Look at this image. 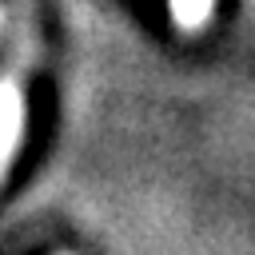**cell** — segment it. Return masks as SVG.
<instances>
[{"label":"cell","mask_w":255,"mask_h":255,"mask_svg":"<svg viewBox=\"0 0 255 255\" xmlns=\"http://www.w3.org/2000/svg\"><path fill=\"white\" fill-rule=\"evenodd\" d=\"M16 128H20V96L12 84H0V151L12 147Z\"/></svg>","instance_id":"cell-1"},{"label":"cell","mask_w":255,"mask_h":255,"mask_svg":"<svg viewBox=\"0 0 255 255\" xmlns=\"http://www.w3.org/2000/svg\"><path fill=\"white\" fill-rule=\"evenodd\" d=\"M215 0H171V16L179 28H203Z\"/></svg>","instance_id":"cell-2"}]
</instances>
